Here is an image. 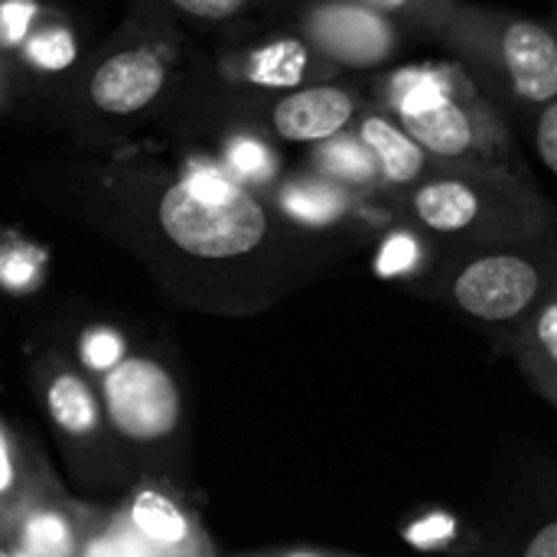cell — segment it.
<instances>
[{
    "mask_svg": "<svg viewBox=\"0 0 557 557\" xmlns=\"http://www.w3.org/2000/svg\"><path fill=\"white\" fill-rule=\"evenodd\" d=\"M398 212L444 245H545L555 202L529 173L434 166L398 199Z\"/></svg>",
    "mask_w": 557,
    "mask_h": 557,
    "instance_id": "obj_1",
    "label": "cell"
},
{
    "mask_svg": "<svg viewBox=\"0 0 557 557\" xmlns=\"http://www.w3.org/2000/svg\"><path fill=\"white\" fill-rule=\"evenodd\" d=\"M509 117L557 98V23L463 0L434 39Z\"/></svg>",
    "mask_w": 557,
    "mask_h": 557,
    "instance_id": "obj_2",
    "label": "cell"
},
{
    "mask_svg": "<svg viewBox=\"0 0 557 557\" xmlns=\"http://www.w3.org/2000/svg\"><path fill=\"white\" fill-rule=\"evenodd\" d=\"M555 284L552 238L545 245H450L418 294L509 336Z\"/></svg>",
    "mask_w": 557,
    "mask_h": 557,
    "instance_id": "obj_3",
    "label": "cell"
},
{
    "mask_svg": "<svg viewBox=\"0 0 557 557\" xmlns=\"http://www.w3.org/2000/svg\"><path fill=\"white\" fill-rule=\"evenodd\" d=\"M395 121H401V127L418 137L437 166L529 173L512 134V117L476 85L428 111Z\"/></svg>",
    "mask_w": 557,
    "mask_h": 557,
    "instance_id": "obj_4",
    "label": "cell"
},
{
    "mask_svg": "<svg viewBox=\"0 0 557 557\" xmlns=\"http://www.w3.org/2000/svg\"><path fill=\"white\" fill-rule=\"evenodd\" d=\"M294 33L346 75H372L392 65L408 46V29L359 0H300Z\"/></svg>",
    "mask_w": 557,
    "mask_h": 557,
    "instance_id": "obj_5",
    "label": "cell"
},
{
    "mask_svg": "<svg viewBox=\"0 0 557 557\" xmlns=\"http://www.w3.org/2000/svg\"><path fill=\"white\" fill-rule=\"evenodd\" d=\"M104 418L131 444H160L180 431L183 395L176 379L147 356H124L101 379Z\"/></svg>",
    "mask_w": 557,
    "mask_h": 557,
    "instance_id": "obj_6",
    "label": "cell"
},
{
    "mask_svg": "<svg viewBox=\"0 0 557 557\" xmlns=\"http://www.w3.org/2000/svg\"><path fill=\"white\" fill-rule=\"evenodd\" d=\"M366 108H369L366 82L352 75H339L330 82H313L274 95V101L268 104V127L277 140L313 147L349 131Z\"/></svg>",
    "mask_w": 557,
    "mask_h": 557,
    "instance_id": "obj_7",
    "label": "cell"
},
{
    "mask_svg": "<svg viewBox=\"0 0 557 557\" xmlns=\"http://www.w3.org/2000/svg\"><path fill=\"white\" fill-rule=\"evenodd\" d=\"M473 78L457 65H434V62H411V65H395V69H379L366 78V95L369 104L392 114V117H408L418 111H428L447 98H457L467 91Z\"/></svg>",
    "mask_w": 557,
    "mask_h": 557,
    "instance_id": "obj_8",
    "label": "cell"
},
{
    "mask_svg": "<svg viewBox=\"0 0 557 557\" xmlns=\"http://www.w3.org/2000/svg\"><path fill=\"white\" fill-rule=\"evenodd\" d=\"M352 131L372 150L375 166H379V180H382V196L395 209H398V199L437 166L434 157L418 144V137L401 127V121H395L392 114H385L372 104L359 114Z\"/></svg>",
    "mask_w": 557,
    "mask_h": 557,
    "instance_id": "obj_9",
    "label": "cell"
},
{
    "mask_svg": "<svg viewBox=\"0 0 557 557\" xmlns=\"http://www.w3.org/2000/svg\"><path fill=\"white\" fill-rule=\"evenodd\" d=\"M235 75H238V82L284 95V91H294V88H304L313 82L339 78L346 72L336 69L330 59H323L304 36L287 33V36H274V39L242 52Z\"/></svg>",
    "mask_w": 557,
    "mask_h": 557,
    "instance_id": "obj_10",
    "label": "cell"
},
{
    "mask_svg": "<svg viewBox=\"0 0 557 557\" xmlns=\"http://www.w3.org/2000/svg\"><path fill=\"white\" fill-rule=\"evenodd\" d=\"M166 69L153 49L117 52L91 78V101L108 114H131L147 108L163 88Z\"/></svg>",
    "mask_w": 557,
    "mask_h": 557,
    "instance_id": "obj_11",
    "label": "cell"
},
{
    "mask_svg": "<svg viewBox=\"0 0 557 557\" xmlns=\"http://www.w3.org/2000/svg\"><path fill=\"white\" fill-rule=\"evenodd\" d=\"M372 245H375L372 248L375 277L405 284L411 290H418L437 271V264L444 258L441 242L401 212L379 232V238Z\"/></svg>",
    "mask_w": 557,
    "mask_h": 557,
    "instance_id": "obj_12",
    "label": "cell"
},
{
    "mask_svg": "<svg viewBox=\"0 0 557 557\" xmlns=\"http://www.w3.org/2000/svg\"><path fill=\"white\" fill-rule=\"evenodd\" d=\"M124 519L163 557H202L206 552L202 535L196 532V522L186 506L160 486L137 490Z\"/></svg>",
    "mask_w": 557,
    "mask_h": 557,
    "instance_id": "obj_13",
    "label": "cell"
},
{
    "mask_svg": "<svg viewBox=\"0 0 557 557\" xmlns=\"http://www.w3.org/2000/svg\"><path fill=\"white\" fill-rule=\"evenodd\" d=\"M506 349L519 362L529 385L557 408V284L506 336Z\"/></svg>",
    "mask_w": 557,
    "mask_h": 557,
    "instance_id": "obj_14",
    "label": "cell"
},
{
    "mask_svg": "<svg viewBox=\"0 0 557 557\" xmlns=\"http://www.w3.org/2000/svg\"><path fill=\"white\" fill-rule=\"evenodd\" d=\"M307 170L320 173L323 180L362 196V199H385L382 196V180H379V166L372 150L366 147V140L349 127L323 144H313L307 150L304 160Z\"/></svg>",
    "mask_w": 557,
    "mask_h": 557,
    "instance_id": "obj_15",
    "label": "cell"
},
{
    "mask_svg": "<svg viewBox=\"0 0 557 557\" xmlns=\"http://www.w3.org/2000/svg\"><path fill=\"white\" fill-rule=\"evenodd\" d=\"M46 411L52 424L75 437H95L101 428V401L78 372H55L46 385Z\"/></svg>",
    "mask_w": 557,
    "mask_h": 557,
    "instance_id": "obj_16",
    "label": "cell"
},
{
    "mask_svg": "<svg viewBox=\"0 0 557 557\" xmlns=\"http://www.w3.org/2000/svg\"><path fill=\"white\" fill-rule=\"evenodd\" d=\"M13 548L29 557H78L82 542L75 522L55 506H33L20 512Z\"/></svg>",
    "mask_w": 557,
    "mask_h": 557,
    "instance_id": "obj_17",
    "label": "cell"
},
{
    "mask_svg": "<svg viewBox=\"0 0 557 557\" xmlns=\"http://www.w3.org/2000/svg\"><path fill=\"white\" fill-rule=\"evenodd\" d=\"M232 180H238L242 186L261 193V189H274L281 183V153L255 131H242L232 134L225 144V166H222Z\"/></svg>",
    "mask_w": 557,
    "mask_h": 557,
    "instance_id": "obj_18",
    "label": "cell"
},
{
    "mask_svg": "<svg viewBox=\"0 0 557 557\" xmlns=\"http://www.w3.org/2000/svg\"><path fill=\"white\" fill-rule=\"evenodd\" d=\"M401 539L424 555H457L467 542V532L457 516L444 509H428L401 525Z\"/></svg>",
    "mask_w": 557,
    "mask_h": 557,
    "instance_id": "obj_19",
    "label": "cell"
},
{
    "mask_svg": "<svg viewBox=\"0 0 557 557\" xmlns=\"http://www.w3.org/2000/svg\"><path fill=\"white\" fill-rule=\"evenodd\" d=\"M359 3L398 20L408 33H421V36L437 39L463 0H359Z\"/></svg>",
    "mask_w": 557,
    "mask_h": 557,
    "instance_id": "obj_20",
    "label": "cell"
},
{
    "mask_svg": "<svg viewBox=\"0 0 557 557\" xmlns=\"http://www.w3.org/2000/svg\"><path fill=\"white\" fill-rule=\"evenodd\" d=\"M78 557H163L150 542L140 539V532L121 516L114 519L101 535L82 545Z\"/></svg>",
    "mask_w": 557,
    "mask_h": 557,
    "instance_id": "obj_21",
    "label": "cell"
},
{
    "mask_svg": "<svg viewBox=\"0 0 557 557\" xmlns=\"http://www.w3.org/2000/svg\"><path fill=\"white\" fill-rule=\"evenodd\" d=\"M78 356H82V362L91 369V372H111L127 352H124V339L114 333V330H108V326H98V330H88L85 336H82V346H78Z\"/></svg>",
    "mask_w": 557,
    "mask_h": 557,
    "instance_id": "obj_22",
    "label": "cell"
},
{
    "mask_svg": "<svg viewBox=\"0 0 557 557\" xmlns=\"http://www.w3.org/2000/svg\"><path fill=\"white\" fill-rule=\"evenodd\" d=\"M525 124H529V137H532L539 163L557 180V98L542 104Z\"/></svg>",
    "mask_w": 557,
    "mask_h": 557,
    "instance_id": "obj_23",
    "label": "cell"
},
{
    "mask_svg": "<svg viewBox=\"0 0 557 557\" xmlns=\"http://www.w3.org/2000/svg\"><path fill=\"white\" fill-rule=\"evenodd\" d=\"M176 10H183L193 20H206V23H225L242 16L251 0H170Z\"/></svg>",
    "mask_w": 557,
    "mask_h": 557,
    "instance_id": "obj_24",
    "label": "cell"
},
{
    "mask_svg": "<svg viewBox=\"0 0 557 557\" xmlns=\"http://www.w3.org/2000/svg\"><path fill=\"white\" fill-rule=\"evenodd\" d=\"M33 59L42 62V65H52V69L65 65L72 59V39L65 33H52V36H46V39H39L33 46Z\"/></svg>",
    "mask_w": 557,
    "mask_h": 557,
    "instance_id": "obj_25",
    "label": "cell"
},
{
    "mask_svg": "<svg viewBox=\"0 0 557 557\" xmlns=\"http://www.w3.org/2000/svg\"><path fill=\"white\" fill-rule=\"evenodd\" d=\"M516 557H557V519L539 525V529L522 542V548L516 552Z\"/></svg>",
    "mask_w": 557,
    "mask_h": 557,
    "instance_id": "obj_26",
    "label": "cell"
},
{
    "mask_svg": "<svg viewBox=\"0 0 557 557\" xmlns=\"http://www.w3.org/2000/svg\"><path fill=\"white\" fill-rule=\"evenodd\" d=\"M20 486V467H16V454L13 444L7 437V431L0 428V499L13 496Z\"/></svg>",
    "mask_w": 557,
    "mask_h": 557,
    "instance_id": "obj_27",
    "label": "cell"
},
{
    "mask_svg": "<svg viewBox=\"0 0 557 557\" xmlns=\"http://www.w3.org/2000/svg\"><path fill=\"white\" fill-rule=\"evenodd\" d=\"M261 557H366V555H349V552H320V548H290V552H271Z\"/></svg>",
    "mask_w": 557,
    "mask_h": 557,
    "instance_id": "obj_28",
    "label": "cell"
},
{
    "mask_svg": "<svg viewBox=\"0 0 557 557\" xmlns=\"http://www.w3.org/2000/svg\"><path fill=\"white\" fill-rule=\"evenodd\" d=\"M0 557H16V552H13V545L0 542Z\"/></svg>",
    "mask_w": 557,
    "mask_h": 557,
    "instance_id": "obj_29",
    "label": "cell"
},
{
    "mask_svg": "<svg viewBox=\"0 0 557 557\" xmlns=\"http://www.w3.org/2000/svg\"><path fill=\"white\" fill-rule=\"evenodd\" d=\"M552 248H555V255H557V228H555V235H552Z\"/></svg>",
    "mask_w": 557,
    "mask_h": 557,
    "instance_id": "obj_30",
    "label": "cell"
},
{
    "mask_svg": "<svg viewBox=\"0 0 557 557\" xmlns=\"http://www.w3.org/2000/svg\"><path fill=\"white\" fill-rule=\"evenodd\" d=\"M13 552H16V557H29V555H23V552H20V548H13Z\"/></svg>",
    "mask_w": 557,
    "mask_h": 557,
    "instance_id": "obj_31",
    "label": "cell"
},
{
    "mask_svg": "<svg viewBox=\"0 0 557 557\" xmlns=\"http://www.w3.org/2000/svg\"><path fill=\"white\" fill-rule=\"evenodd\" d=\"M555 23H557V3H555Z\"/></svg>",
    "mask_w": 557,
    "mask_h": 557,
    "instance_id": "obj_32",
    "label": "cell"
}]
</instances>
